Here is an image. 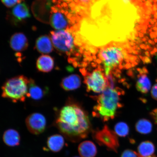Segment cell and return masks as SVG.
Here are the masks:
<instances>
[{
  "mask_svg": "<svg viewBox=\"0 0 157 157\" xmlns=\"http://www.w3.org/2000/svg\"><path fill=\"white\" fill-rule=\"evenodd\" d=\"M136 9L122 0H100L82 22L81 34L97 46L122 42L133 31L139 17Z\"/></svg>",
  "mask_w": 157,
  "mask_h": 157,
  "instance_id": "cell-1",
  "label": "cell"
},
{
  "mask_svg": "<svg viewBox=\"0 0 157 157\" xmlns=\"http://www.w3.org/2000/svg\"><path fill=\"white\" fill-rule=\"evenodd\" d=\"M54 125L67 140L72 143L86 138L91 129L87 113L71 98L59 111Z\"/></svg>",
  "mask_w": 157,
  "mask_h": 157,
  "instance_id": "cell-2",
  "label": "cell"
},
{
  "mask_svg": "<svg viewBox=\"0 0 157 157\" xmlns=\"http://www.w3.org/2000/svg\"><path fill=\"white\" fill-rule=\"evenodd\" d=\"M29 83V78L24 75L9 78L2 87V97L14 103L24 102L28 93Z\"/></svg>",
  "mask_w": 157,
  "mask_h": 157,
  "instance_id": "cell-3",
  "label": "cell"
},
{
  "mask_svg": "<svg viewBox=\"0 0 157 157\" xmlns=\"http://www.w3.org/2000/svg\"><path fill=\"white\" fill-rule=\"evenodd\" d=\"M125 54V49L114 42L105 45L100 50L98 56L106 76H109L112 71L122 64Z\"/></svg>",
  "mask_w": 157,
  "mask_h": 157,
  "instance_id": "cell-4",
  "label": "cell"
},
{
  "mask_svg": "<svg viewBox=\"0 0 157 157\" xmlns=\"http://www.w3.org/2000/svg\"><path fill=\"white\" fill-rule=\"evenodd\" d=\"M119 100L117 90L108 87L98 97L96 111L105 121L113 119L119 104Z\"/></svg>",
  "mask_w": 157,
  "mask_h": 157,
  "instance_id": "cell-5",
  "label": "cell"
},
{
  "mask_svg": "<svg viewBox=\"0 0 157 157\" xmlns=\"http://www.w3.org/2000/svg\"><path fill=\"white\" fill-rule=\"evenodd\" d=\"M56 4L51 8L50 22L54 29L72 30L74 18L68 10L67 3L62 0H56Z\"/></svg>",
  "mask_w": 157,
  "mask_h": 157,
  "instance_id": "cell-6",
  "label": "cell"
},
{
  "mask_svg": "<svg viewBox=\"0 0 157 157\" xmlns=\"http://www.w3.org/2000/svg\"><path fill=\"white\" fill-rule=\"evenodd\" d=\"M51 39L55 48L58 52L65 54L69 58L76 49V39L73 31L61 29L51 32Z\"/></svg>",
  "mask_w": 157,
  "mask_h": 157,
  "instance_id": "cell-7",
  "label": "cell"
},
{
  "mask_svg": "<svg viewBox=\"0 0 157 157\" xmlns=\"http://www.w3.org/2000/svg\"><path fill=\"white\" fill-rule=\"evenodd\" d=\"M82 72L84 76V83L88 91L97 93H102L109 87V81L106 76L101 69H96L88 73Z\"/></svg>",
  "mask_w": 157,
  "mask_h": 157,
  "instance_id": "cell-8",
  "label": "cell"
},
{
  "mask_svg": "<svg viewBox=\"0 0 157 157\" xmlns=\"http://www.w3.org/2000/svg\"><path fill=\"white\" fill-rule=\"evenodd\" d=\"M93 138L100 146L105 147L111 151L117 153L119 142L116 134L107 125L94 133Z\"/></svg>",
  "mask_w": 157,
  "mask_h": 157,
  "instance_id": "cell-9",
  "label": "cell"
},
{
  "mask_svg": "<svg viewBox=\"0 0 157 157\" xmlns=\"http://www.w3.org/2000/svg\"><path fill=\"white\" fill-rule=\"evenodd\" d=\"M27 129L33 134L38 135L42 133L46 129V118L42 114L34 113L29 115L25 120Z\"/></svg>",
  "mask_w": 157,
  "mask_h": 157,
  "instance_id": "cell-10",
  "label": "cell"
},
{
  "mask_svg": "<svg viewBox=\"0 0 157 157\" xmlns=\"http://www.w3.org/2000/svg\"><path fill=\"white\" fill-rule=\"evenodd\" d=\"M10 44L13 50L17 52H23L28 46V41L27 37L22 33H16L11 37Z\"/></svg>",
  "mask_w": 157,
  "mask_h": 157,
  "instance_id": "cell-11",
  "label": "cell"
},
{
  "mask_svg": "<svg viewBox=\"0 0 157 157\" xmlns=\"http://www.w3.org/2000/svg\"><path fill=\"white\" fill-rule=\"evenodd\" d=\"M81 84V79L77 74H72L63 78L60 86L66 91H73L79 88Z\"/></svg>",
  "mask_w": 157,
  "mask_h": 157,
  "instance_id": "cell-12",
  "label": "cell"
},
{
  "mask_svg": "<svg viewBox=\"0 0 157 157\" xmlns=\"http://www.w3.org/2000/svg\"><path fill=\"white\" fill-rule=\"evenodd\" d=\"M78 151L81 157H95L98 151L95 144L90 140L80 143L78 147Z\"/></svg>",
  "mask_w": 157,
  "mask_h": 157,
  "instance_id": "cell-13",
  "label": "cell"
},
{
  "mask_svg": "<svg viewBox=\"0 0 157 157\" xmlns=\"http://www.w3.org/2000/svg\"><path fill=\"white\" fill-rule=\"evenodd\" d=\"M64 144V139L61 135H53L47 139V146L51 151L53 152H60L63 148Z\"/></svg>",
  "mask_w": 157,
  "mask_h": 157,
  "instance_id": "cell-14",
  "label": "cell"
},
{
  "mask_svg": "<svg viewBox=\"0 0 157 157\" xmlns=\"http://www.w3.org/2000/svg\"><path fill=\"white\" fill-rule=\"evenodd\" d=\"M54 61L52 56L48 55H42L37 60L36 66L39 71L48 73L52 71L54 67Z\"/></svg>",
  "mask_w": 157,
  "mask_h": 157,
  "instance_id": "cell-15",
  "label": "cell"
},
{
  "mask_svg": "<svg viewBox=\"0 0 157 157\" xmlns=\"http://www.w3.org/2000/svg\"><path fill=\"white\" fill-rule=\"evenodd\" d=\"M147 70L144 68L138 76L137 80V90L143 94L148 93L151 87L150 80L147 75Z\"/></svg>",
  "mask_w": 157,
  "mask_h": 157,
  "instance_id": "cell-16",
  "label": "cell"
},
{
  "mask_svg": "<svg viewBox=\"0 0 157 157\" xmlns=\"http://www.w3.org/2000/svg\"><path fill=\"white\" fill-rule=\"evenodd\" d=\"M3 142L10 147L18 146L20 143L21 136L18 131L13 129H9L3 133Z\"/></svg>",
  "mask_w": 157,
  "mask_h": 157,
  "instance_id": "cell-17",
  "label": "cell"
},
{
  "mask_svg": "<svg viewBox=\"0 0 157 157\" xmlns=\"http://www.w3.org/2000/svg\"><path fill=\"white\" fill-rule=\"evenodd\" d=\"M35 48L39 52L43 54L50 53L53 50L50 37L46 35H42L37 39Z\"/></svg>",
  "mask_w": 157,
  "mask_h": 157,
  "instance_id": "cell-18",
  "label": "cell"
},
{
  "mask_svg": "<svg viewBox=\"0 0 157 157\" xmlns=\"http://www.w3.org/2000/svg\"><path fill=\"white\" fill-rule=\"evenodd\" d=\"M12 13L16 20L19 21L24 20L31 16L28 6L23 2L16 5L13 8Z\"/></svg>",
  "mask_w": 157,
  "mask_h": 157,
  "instance_id": "cell-19",
  "label": "cell"
},
{
  "mask_svg": "<svg viewBox=\"0 0 157 157\" xmlns=\"http://www.w3.org/2000/svg\"><path fill=\"white\" fill-rule=\"evenodd\" d=\"M44 94V90L37 85L34 80L32 78H29L28 93L27 97L30 98L36 101H38L42 99Z\"/></svg>",
  "mask_w": 157,
  "mask_h": 157,
  "instance_id": "cell-20",
  "label": "cell"
},
{
  "mask_svg": "<svg viewBox=\"0 0 157 157\" xmlns=\"http://www.w3.org/2000/svg\"><path fill=\"white\" fill-rule=\"evenodd\" d=\"M155 147L153 143L149 141L141 143L137 147V151L140 157H148L153 155Z\"/></svg>",
  "mask_w": 157,
  "mask_h": 157,
  "instance_id": "cell-21",
  "label": "cell"
},
{
  "mask_svg": "<svg viewBox=\"0 0 157 157\" xmlns=\"http://www.w3.org/2000/svg\"><path fill=\"white\" fill-rule=\"evenodd\" d=\"M135 128L137 132L140 134H147L151 132L152 125L148 120L142 119L137 121L135 125Z\"/></svg>",
  "mask_w": 157,
  "mask_h": 157,
  "instance_id": "cell-22",
  "label": "cell"
},
{
  "mask_svg": "<svg viewBox=\"0 0 157 157\" xmlns=\"http://www.w3.org/2000/svg\"><path fill=\"white\" fill-rule=\"evenodd\" d=\"M115 132L118 136L125 137L128 135L129 128L126 123L123 122L118 123L114 127Z\"/></svg>",
  "mask_w": 157,
  "mask_h": 157,
  "instance_id": "cell-23",
  "label": "cell"
},
{
  "mask_svg": "<svg viewBox=\"0 0 157 157\" xmlns=\"http://www.w3.org/2000/svg\"><path fill=\"white\" fill-rule=\"evenodd\" d=\"M67 3H73L75 4L80 5L83 6L89 4L91 2H93L96 0H62Z\"/></svg>",
  "mask_w": 157,
  "mask_h": 157,
  "instance_id": "cell-24",
  "label": "cell"
},
{
  "mask_svg": "<svg viewBox=\"0 0 157 157\" xmlns=\"http://www.w3.org/2000/svg\"><path fill=\"white\" fill-rule=\"evenodd\" d=\"M121 157H140L138 153L130 149H127L122 152Z\"/></svg>",
  "mask_w": 157,
  "mask_h": 157,
  "instance_id": "cell-25",
  "label": "cell"
},
{
  "mask_svg": "<svg viewBox=\"0 0 157 157\" xmlns=\"http://www.w3.org/2000/svg\"><path fill=\"white\" fill-rule=\"evenodd\" d=\"M2 2L6 6L11 7L21 3L23 0H1Z\"/></svg>",
  "mask_w": 157,
  "mask_h": 157,
  "instance_id": "cell-26",
  "label": "cell"
},
{
  "mask_svg": "<svg viewBox=\"0 0 157 157\" xmlns=\"http://www.w3.org/2000/svg\"><path fill=\"white\" fill-rule=\"evenodd\" d=\"M151 95L153 99L157 101V83L153 86L151 90Z\"/></svg>",
  "mask_w": 157,
  "mask_h": 157,
  "instance_id": "cell-27",
  "label": "cell"
},
{
  "mask_svg": "<svg viewBox=\"0 0 157 157\" xmlns=\"http://www.w3.org/2000/svg\"><path fill=\"white\" fill-rule=\"evenodd\" d=\"M151 114L152 118L154 119L155 123L157 125V109H155L152 111Z\"/></svg>",
  "mask_w": 157,
  "mask_h": 157,
  "instance_id": "cell-28",
  "label": "cell"
},
{
  "mask_svg": "<svg viewBox=\"0 0 157 157\" xmlns=\"http://www.w3.org/2000/svg\"><path fill=\"white\" fill-rule=\"evenodd\" d=\"M154 33L152 32L150 33V36L151 38L153 39L154 38Z\"/></svg>",
  "mask_w": 157,
  "mask_h": 157,
  "instance_id": "cell-29",
  "label": "cell"
},
{
  "mask_svg": "<svg viewBox=\"0 0 157 157\" xmlns=\"http://www.w3.org/2000/svg\"><path fill=\"white\" fill-rule=\"evenodd\" d=\"M152 9L153 11L156 12L157 11V7L156 6H153L152 7Z\"/></svg>",
  "mask_w": 157,
  "mask_h": 157,
  "instance_id": "cell-30",
  "label": "cell"
},
{
  "mask_svg": "<svg viewBox=\"0 0 157 157\" xmlns=\"http://www.w3.org/2000/svg\"><path fill=\"white\" fill-rule=\"evenodd\" d=\"M154 52L156 53H157V48H155V47H154Z\"/></svg>",
  "mask_w": 157,
  "mask_h": 157,
  "instance_id": "cell-31",
  "label": "cell"
},
{
  "mask_svg": "<svg viewBox=\"0 0 157 157\" xmlns=\"http://www.w3.org/2000/svg\"><path fill=\"white\" fill-rule=\"evenodd\" d=\"M153 29H154V31H157V27H156V26H155L154 28H153Z\"/></svg>",
  "mask_w": 157,
  "mask_h": 157,
  "instance_id": "cell-32",
  "label": "cell"
},
{
  "mask_svg": "<svg viewBox=\"0 0 157 157\" xmlns=\"http://www.w3.org/2000/svg\"><path fill=\"white\" fill-rule=\"evenodd\" d=\"M154 40L155 43H157V38H155Z\"/></svg>",
  "mask_w": 157,
  "mask_h": 157,
  "instance_id": "cell-33",
  "label": "cell"
},
{
  "mask_svg": "<svg viewBox=\"0 0 157 157\" xmlns=\"http://www.w3.org/2000/svg\"><path fill=\"white\" fill-rule=\"evenodd\" d=\"M148 42L149 43H150V44H152V40H149L148 41Z\"/></svg>",
  "mask_w": 157,
  "mask_h": 157,
  "instance_id": "cell-34",
  "label": "cell"
},
{
  "mask_svg": "<svg viewBox=\"0 0 157 157\" xmlns=\"http://www.w3.org/2000/svg\"><path fill=\"white\" fill-rule=\"evenodd\" d=\"M152 45H155V43L154 42V41H152Z\"/></svg>",
  "mask_w": 157,
  "mask_h": 157,
  "instance_id": "cell-35",
  "label": "cell"
},
{
  "mask_svg": "<svg viewBox=\"0 0 157 157\" xmlns=\"http://www.w3.org/2000/svg\"><path fill=\"white\" fill-rule=\"evenodd\" d=\"M148 157H157L155 156V155H152V156H151Z\"/></svg>",
  "mask_w": 157,
  "mask_h": 157,
  "instance_id": "cell-36",
  "label": "cell"
},
{
  "mask_svg": "<svg viewBox=\"0 0 157 157\" xmlns=\"http://www.w3.org/2000/svg\"><path fill=\"white\" fill-rule=\"evenodd\" d=\"M151 27V25H148V27Z\"/></svg>",
  "mask_w": 157,
  "mask_h": 157,
  "instance_id": "cell-37",
  "label": "cell"
},
{
  "mask_svg": "<svg viewBox=\"0 0 157 157\" xmlns=\"http://www.w3.org/2000/svg\"><path fill=\"white\" fill-rule=\"evenodd\" d=\"M155 14L156 16H157V11H156V13H155Z\"/></svg>",
  "mask_w": 157,
  "mask_h": 157,
  "instance_id": "cell-38",
  "label": "cell"
},
{
  "mask_svg": "<svg viewBox=\"0 0 157 157\" xmlns=\"http://www.w3.org/2000/svg\"><path fill=\"white\" fill-rule=\"evenodd\" d=\"M155 33L156 35H157V31H156V32H155Z\"/></svg>",
  "mask_w": 157,
  "mask_h": 157,
  "instance_id": "cell-39",
  "label": "cell"
},
{
  "mask_svg": "<svg viewBox=\"0 0 157 157\" xmlns=\"http://www.w3.org/2000/svg\"><path fill=\"white\" fill-rule=\"evenodd\" d=\"M156 48H157V44H156Z\"/></svg>",
  "mask_w": 157,
  "mask_h": 157,
  "instance_id": "cell-40",
  "label": "cell"
},
{
  "mask_svg": "<svg viewBox=\"0 0 157 157\" xmlns=\"http://www.w3.org/2000/svg\"><path fill=\"white\" fill-rule=\"evenodd\" d=\"M78 157V156H75V157Z\"/></svg>",
  "mask_w": 157,
  "mask_h": 157,
  "instance_id": "cell-41",
  "label": "cell"
},
{
  "mask_svg": "<svg viewBox=\"0 0 157 157\" xmlns=\"http://www.w3.org/2000/svg\"><path fill=\"white\" fill-rule=\"evenodd\" d=\"M156 7H157V6H156Z\"/></svg>",
  "mask_w": 157,
  "mask_h": 157,
  "instance_id": "cell-42",
  "label": "cell"
},
{
  "mask_svg": "<svg viewBox=\"0 0 157 157\" xmlns=\"http://www.w3.org/2000/svg\"><path fill=\"white\" fill-rule=\"evenodd\" d=\"M156 1H157V0H156Z\"/></svg>",
  "mask_w": 157,
  "mask_h": 157,
  "instance_id": "cell-43",
  "label": "cell"
},
{
  "mask_svg": "<svg viewBox=\"0 0 157 157\" xmlns=\"http://www.w3.org/2000/svg\"></svg>",
  "mask_w": 157,
  "mask_h": 157,
  "instance_id": "cell-44",
  "label": "cell"
}]
</instances>
